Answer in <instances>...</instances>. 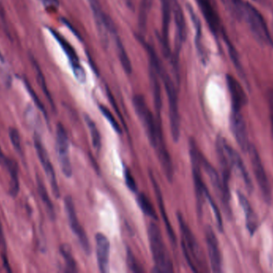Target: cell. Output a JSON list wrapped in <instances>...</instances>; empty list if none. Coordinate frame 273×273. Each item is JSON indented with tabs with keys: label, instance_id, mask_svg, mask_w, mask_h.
I'll return each mask as SVG.
<instances>
[{
	"label": "cell",
	"instance_id": "6da1fadb",
	"mask_svg": "<svg viewBox=\"0 0 273 273\" xmlns=\"http://www.w3.org/2000/svg\"><path fill=\"white\" fill-rule=\"evenodd\" d=\"M150 250L154 259L155 273H173L172 261L170 258L166 244L163 241L159 227L154 223H151L148 229Z\"/></svg>",
	"mask_w": 273,
	"mask_h": 273
},
{
	"label": "cell",
	"instance_id": "7a4b0ae2",
	"mask_svg": "<svg viewBox=\"0 0 273 273\" xmlns=\"http://www.w3.org/2000/svg\"><path fill=\"white\" fill-rule=\"evenodd\" d=\"M134 109L142 121L146 134H147L152 146L156 148L158 144L164 141L161 128V121H157L154 115L150 112L146 104V100L141 95H136L133 100Z\"/></svg>",
	"mask_w": 273,
	"mask_h": 273
},
{
	"label": "cell",
	"instance_id": "3957f363",
	"mask_svg": "<svg viewBox=\"0 0 273 273\" xmlns=\"http://www.w3.org/2000/svg\"><path fill=\"white\" fill-rule=\"evenodd\" d=\"M166 87V93L168 96L169 108H170V129L173 139L175 142L179 140L181 136V121L179 110H178V94L174 82L170 76L166 74L162 75Z\"/></svg>",
	"mask_w": 273,
	"mask_h": 273
},
{
	"label": "cell",
	"instance_id": "277c9868",
	"mask_svg": "<svg viewBox=\"0 0 273 273\" xmlns=\"http://www.w3.org/2000/svg\"><path fill=\"white\" fill-rule=\"evenodd\" d=\"M243 13L256 38L261 41V43L273 44L271 35L262 14L250 3L244 5Z\"/></svg>",
	"mask_w": 273,
	"mask_h": 273
},
{
	"label": "cell",
	"instance_id": "5b68a950",
	"mask_svg": "<svg viewBox=\"0 0 273 273\" xmlns=\"http://www.w3.org/2000/svg\"><path fill=\"white\" fill-rule=\"evenodd\" d=\"M189 153H190L191 163H192V175H193V181H194L197 207H198V210L201 211L203 202L208 189L204 185L201 172H200L202 155L199 151V149L196 147V143L193 139H190L189 141Z\"/></svg>",
	"mask_w": 273,
	"mask_h": 273
},
{
	"label": "cell",
	"instance_id": "8992f818",
	"mask_svg": "<svg viewBox=\"0 0 273 273\" xmlns=\"http://www.w3.org/2000/svg\"><path fill=\"white\" fill-rule=\"evenodd\" d=\"M64 204H65L66 213L67 215V219L69 221L71 230L75 235V237H77L78 241L81 245L84 253L87 255H90L91 253V249L89 239L87 237L85 230L79 222L72 198L71 196H67L64 200Z\"/></svg>",
	"mask_w": 273,
	"mask_h": 273
},
{
	"label": "cell",
	"instance_id": "52a82bcc",
	"mask_svg": "<svg viewBox=\"0 0 273 273\" xmlns=\"http://www.w3.org/2000/svg\"><path fill=\"white\" fill-rule=\"evenodd\" d=\"M56 149L61 169L67 177L70 178L73 171L70 159L69 139L67 131L61 124L57 126Z\"/></svg>",
	"mask_w": 273,
	"mask_h": 273
},
{
	"label": "cell",
	"instance_id": "ba28073f",
	"mask_svg": "<svg viewBox=\"0 0 273 273\" xmlns=\"http://www.w3.org/2000/svg\"><path fill=\"white\" fill-rule=\"evenodd\" d=\"M248 152H249V157H250L252 167H253V172L255 174L257 184L259 185L260 189L263 194L265 200L267 202H270L271 200V188H270L267 174L265 172L263 163L260 158L259 153L257 152V149L253 144L249 146Z\"/></svg>",
	"mask_w": 273,
	"mask_h": 273
},
{
	"label": "cell",
	"instance_id": "9c48e42d",
	"mask_svg": "<svg viewBox=\"0 0 273 273\" xmlns=\"http://www.w3.org/2000/svg\"><path fill=\"white\" fill-rule=\"evenodd\" d=\"M52 34L53 36L55 37L58 43L60 44L61 47L63 48V51L67 55L70 63H71V67L73 69L74 74L75 77L77 78V80L81 83H84L86 81V73L83 70V67L80 64L79 62V56H78L75 48L71 46V43L67 40V39L61 35L59 32H57L54 29H49Z\"/></svg>",
	"mask_w": 273,
	"mask_h": 273
},
{
	"label": "cell",
	"instance_id": "30bf717a",
	"mask_svg": "<svg viewBox=\"0 0 273 273\" xmlns=\"http://www.w3.org/2000/svg\"><path fill=\"white\" fill-rule=\"evenodd\" d=\"M34 142H35V147L38 156L40 159L41 163L46 171L49 182L51 184L53 193L55 195V197L59 198L60 196V190H59V185H58V182H57L55 170H54L51 160L49 159L48 154H47L45 147H43L39 137L37 135H35L34 137Z\"/></svg>",
	"mask_w": 273,
	"mask_h": 273
},
{
	"label": "cell",
	"instance_id": "8fae6325",
	"mask_svg": "<svg viewBox=\"0 0 273 273\" xmlns=\"http://www.w3.org/2000/svg\"><path fill=\"white\" fill-rule=\"evenodd\" d=\"M90 4H91V9L93 13V16L95 18L96 23H97V28L99 31L100 37H101L104 43H106L107 41V31L111 33L117 32L115 25L113 23L111 18L108 16L107 14L104 12L101 8V5L97 0H89Z\"/></svg>",
	"mask_w": 273,
	"mask_h": 273
},
{
	"label": "cell",
	"instance_id": "7c38bea8",
	"mask_svg": "<svg viewBox=\"0 0 273 273\" xmlns=\"http://www.w3.org/2000/svg\"><path fill=\"white\" fill-rule=\"evenodd\" d=\"M231 129L233 131L236 140L244 152H247L249 144L247 128L240 112H233L231 115Z\"/></svg>",
	"mask_w": 273,
	"mask_h": 273
},
{
	"label": "cell",
	"instance_id": "4fadbf2b",
	"mask_svg": "<svg viewBox=\"0 0 273 273\" xmlns=\"http://www.w3.org/2000/svg\"><path fill=\"white\" fill-rule=\"evenodd\" d=\"M205 239L208 248V257L210 260L211 268L214 273L221 272V255L219 249L218 241L215 235L214 231L208 226L205 229Z\"/></svg>",
	"mask_w": 273,
	"mask_h": 273
},
{
	"label": "cell",
	"instance_id": "5bb4252c",
	"mask_svg": "<svg viewBox=\"0 0 273 273\" xmlns=\"http://www.w3.org/2000/svg\"><path fill=\"white\" fill-rule=\"evenodd\" d=\"M178 222L180 225L181 231H182V236H183V241H182V249H185L189 255L192 253V257L197 261H201V253H200V249H199L197 242L196 241L194 236L191 232L189 227H188L185 220L183 218V216L181 214L178 216Z\"/></svg>",
	"mask_w": 273,
	"mask_h": 273
},
{
	"label": "cell",
	"instance_id": "9a60e30c",
	"mask_svg": "<svg viewBox=\"0 0 273 273\" xmlns=\"http://www.w3.org/2000/svg\"><path fill=\"white\" fill-rule=\"evenodd\" d=\"M96 254L99 271L102 273H109V253L110 244L109 240L102 233H97L95 237Z\"/></svg>",
	"mask_w": 273,
	"mask_h": 273
},
{
	"label": "cell",
	"instance_id": "2e32d148",
	"mask_svg": "<svg viewBox=\"0 0 273 273\" xmlns=\"http://www.w3.org/2000/svg\"><path fill=\"white\" fill-rule=\"evenodd\" d=\"M171 10H172V7H171L170 0H162V26L161 40H162V49L166 56H169L170 53L169 36H170Z\"/></svg>",
	"mask_w": 273,
	"mask_h": 273
},
{
	"label": "cell",
	"instance_id": "e0dca14e",
	"mask_svg": "<svg viewBox=\"0 0 273 273\" xmlns=\"http://www.w3.org/2000/svg\"><path fill=\"white\" fill-rule=\"evenodd\" d=\"M227 84L229 87L233 112H240L241 108L247 103V97L241 84L232 76H227Z\"/></svg>",
	"mask_w": 273,
	"mask_h": 273
},
{
	"label": "cell",
	"instance_id": "ac0fdd59",
	"mask_svg": "<svg viewBox=\"0 0 273 273\" xmlns=\"http://www.w3.org/2000/svg\"><path fill=\"white\" fill-rule=\"evenodd\" d=\"M200 11L212 32L217 35L220 30V18L211 0H196Z\"/></svg>",
	"mask_w": 273,
	"mask_h": 273
},
{
	"label": "cell",
	"instance_id": "d6986e66",
	"mask_svg": "<svg viewBox=\"0 0 273 273\" xmlns=\"http://www.w3.org/2000/svg\"><path fill=\"white\" fill-rule=\"evenodd\" d=\"M225 151H226L227 155L229 157V161H230L232 166H235L237 167L239 171L241 172V175H242L244 181H245L246 187L249 191H252L253 188V182H252L251 178L249 176V172L245 167L244 162H243L242 159H241V155H239L237 151H235L233 147L229 146L228 143H226V141L225 140Z\"/></svg>",
	"mask_w": 273,
	"mask_h": 273
},
{
	"label": "cell",
	"instance_id": "ffe728a7",
	"mask_svg": "<svg viewBox=\"0 0 273 273\" xmlns=\"http://www.w3.org/2000/svg\"><path fill=\"white\" fill-rule=\"evenodd\" d=\"M150 179H151L152 184H153V187H154V192H155V195H156L157 200H158V205H159V208H160L162 219L164 220L165 225H166V230H167V233H168L169 236H170L171 242H172L173 244H176V237H175V234H174L172 225H171L170 220H169L167 213H166L164 200H163V197H162V191H161L160 187L158 185V181H157V179L154 177V175L150 173Z\"/></svg>",
	"mask_w": 273,
	"mask_h": 273
},
{
	"label": "cell",
	"instance_id": "44dd1931",
	"mask_svg": "<svg viewBox=\"0 0 273 273\" xmlns=\"http://www.w3.org/2000/svg\"><path fill=\"white\" fill-rule=\"evenodd\" d=\"M238 198L240 204L245 212V219H246V225L250 234L253 236L257 231L258 227V220L256 216L255 212H253L251 205L249 204L247 198L245 197L242 193L238 192Z\"/></svg>",
	"mask_w": 273,
	"mask_h": 273
},
{
	"label": "cell",
	"instance_id": "7402d4cb",
	"mask_svg": "<svg viewBox=\"0 0 273 273\" xmlns=\"http://www.w3.org/2000/svg\"><path fill=\"white\" fill-rule=\"evenodd\" d=\"M172 10L174 14V18H175L178 36L179 38V41L182 43L186 39V23H185L184 13L182 11L180 4L177 2V0H174Z\"/></svg>",
	"mask_w": 273,
	"mask_h": 273
},
{
	"label": "cell",
	"instance_id": "603a6c76",
	"mask_svg": "<svg viewBox=\"0 0 273 273\" xmlns=\"http://www.w3.org/2000/svg\"><path fill=\"white\" fill-rule=\"evenodd\" d=\"M158 72L154 67L150 65V83H151L152 91H153V96H154V107L156 109L158 117H160L161 110H162V88H161L160 82L158 79Z\"/></svg>",
	"mask_w": 273,
	"mask_h": 273
},
{
	"label": "cell",
	"instance_id": "cb8c5ba5",
	"mask_svg": "<svg viewBox=\"0 0 273 273\" xmlns=\"http://www.w3.org/2000/svg\"><path fill=\"white\" fill-rule=\"evenodd\" d=\"M4 163L8 168L10 173V193L13 197H15L19 189L18 165L16 162L13 159H6Z\"/></svg>",
	"mask_w": 273,
	"mask_h": 273
},
{
	"label": "cell",
	"instance_id": "d4e9b609",
	"mask_svg": "<svg viewBox=\"0 0 273 273\" xmlns=\"http://www.w3.org/2000/svg\"><path fill=\"white\" fill-rule=\"evenodd\" d=\"M115 41L116 47H117V55L119 57L120 62L123 67L125 72L127 74H131L132 65L129 56L126 53V48L124 47L123 43L121 42L118 34H115L113 35Z\"/></svg>",
	"mask_w": 273,
	"mask_h": 273
},
{
	"label": "cell",
	"instance_id": "484cf974",
	"mask_svg": "<svg viewBox=\"0 0 273 273\" xmlns=\"http://www.w3.org/2000/svg\"><path fill=\"white\" fill-rule=\"evenodd\" d=\"M154 0H141L140 2L139 14H138V24L140 30L146 31L148 18L151 10Z\"/></svg>",
	"mask_w": 273,
	"mask_h": 273
},
{
	"label": "cell",
	"instance_id": "4316f807",
	"mask_svg": "<svg viewBox=\"0 0 273 273\" xmlns=\"http://www.w3.org/2000/svg\"><path fill=\"white\" fill-rule=\"evenodd\" d=\"M85 121L88 129H89L90 134H91V140H92V143L94 148L97 151H99L101 147V134H100L99 130L97 129V125L95 123L93 122V120L85 115Z\"/></svg>",
	"mask_w": 273,
	"mask_h": 273
},
{
	"label": "cell",
	"instance_id": "83f0119b",
	"mask_svg": "<svg viewBox=\"0 0 273 273\" xmlns=\"http://www.w3.org/2000/svg\"><path fill=\"white\" fill-rule=\"evenodd\" d=\"M37 186H38V191H39V196H40L41 199L43 200V204L47 207L49 215H50L51 218H55V213L54 206H53L52 203H51V199L49 197L47 188L45 187L43 181H42V179L39 178V176L37 177Z\"/></svg>",
	"mask_w": 273,
	"mask_h": 273
},
{
	"label": "cell",
	"instance_id": "f1b7e54d",
	"mask_svg": "<svg viewBox=\"0 0 273 273\" xmlns=\"http://www.w3.org/2000/svg\"><path fill=\"white\" fill-rule=\"evenodd\" d=\"M137 201H138V206L143 212L144 214L149 216L150 218L154 219V220H156L158 218L153 204H151V202L145 194H138Z\"/></svg>",
	"mask_w": 273,
	"mask_h": 273
},
{
	"label": "cell",
	"instance_id": "f546056e",
	"mask_svg": "<svg viewBox=\"0 0 273 273\" xmlns=\"http://www.w3.org/2000/svg\"><path fill=\"white\" fill-rule=\"evenodd\" d=\"M60 252L63 259L65 261L67 271L71 273H77V264L75 262L71 247L68 245H63L60 247Z\"/></svg>",
	"mask_w": 273,
	"mask_h": 273
},
{
	"label": "cell",
	"instance_id": "4dcf8cb0",
	"mask_svg": "<svg viewBox=\"0 0 273 273\" xmlns=\"http://www.w3.org/2000/svg\"><path fill=\"white\" fill-rule=\"evenodd\" d=\"M31 60H32L33 64L35 67V71H36L37 78H38V81H39V84H40L41 88L43 89V92H44V94L47 96V98L48 99L49 102L51 103L53 108H55V104L53 102L52 98H51V94L49 93L48 89H47V84H46V80H45L44 76H43V72L41 71L40 67H39V64L37 63L34 58L30 57Z\"/></svg>",
	"mask_w": 273,
	"mask_h": 273
},
{
	"label": "cell",
	"instance_id": "1f68e13d",
	"mask_svg": "<svg viewBox=\"0 0 273 273\" xmlns=\"http://www.w3.org/2000/svg\"><path fill=\"white\" fill-rule=\"evenodd\" d=\"M99 108L102 115H103L104 117L106 118V120L109 121V124H110L112 128H113V130L115 131L116 133H118V134H121V127L119 126V124L116 121V119L113 117L111 112H110L106 107L103 106V105H100Z\"/></svg>",
	"mask_w": 273,
	"mask_h": 273
},
{
	"label": "cell",
	"instance_id": "d6a6232c",
	"mask_svg": "<svg viewBox=\"0 0 273 273\" xmlns=\"http://www.w3.org/2000/svg\"><path fill=\"white\" fill-rule=\"evenodd\" d=\"M127 264L128 267L133 273H138L143 272L142 266L138 263V261L134 257V253H132L130 250H128L127 252Z\"/></svg>",
	"mask_w": 273,
	"mask_h": 273
},
{
	"label": "cell",
	"instance_id": "836d02e7",
	"mask_svg": "<svg viewBox=\"0 0 273 273\" xmlns=\"http://www.w3.org/2000/svg\"><path fill=\"white\" fill-rule=\"evenodd\" d=\"M25 87L27 90V92H29V94L30 95V96L32 97L34 102L36 104V106L40 109L42 112L44 113L45 116L47 117V113H46V110H45V108L43 107V104L41 102L40 100H39V97L37 96L36 93H35V91L33 89L32 87L30 86V84H29L28 81L26 80H24Z\"/></svg>",
	"mask_w": 273,
	"mask_h": 273
},
{
	"label": "cell",
	"instance_id": "e575fe53",
	"mask_svg": "<svg viewBox=\"0 0 273 273\" xmlns=\"http://www.w3.org/2000/svg\"><path fill=\"white\" fill-rule=\"evenodd\" d=\"M9 135H10V141H11L14 148L18 152L20 153L22 151V148H21L20 136H19L18 131L15 129H10Z\"/></svg>",
	"mask_w": 273,
	"mask_h": 273
},
{
	"label": "cell",
	"instance_id": "d590c367",
	"mask_svg": "<svg viewBox=\"0 0 273 273\" xmlns=\"http://www.w3.org/2000/svg\"><path fill=\"white\" fill-rule=\"evenodd\" d=\"M125 180L127 185L128 188L133 192H137L138 191V186L136 184L135 179L132 175L131 171L130 170L126 169L125 171Z\"/></svg>",
	"mask_w": 273,
	"mask_h": 273
},
{
	"label": "cell",
	"instance_id": "8d00e7d4",
	"mask_svg": "<svg viewBox=\"0 0 273 273\" xmlns=\"http://www.w3.org/2000/svg\"><path fill=\"white\" fill-rule=\"evenodd\" d=\"M227 44H228V47H229V54H230L231 58L234 63L235 67H237V69L239 70V72H241V67L240 65V61H239L238 55H237V51L235 50L234 47H233V45L229 43V41L227 40Z\"/></svg>",
	"mask_w": 273,
	"mask_h": 273
},
{
	"label": "cell",
	"instance_id": "74e56055",
	"mask_svg": "<svg viewBox=\"0 0 273 273\" xmlns=\"http://www.w3.org/2000/svg\"><path fill=\"white\" fill-rule=\"evenodd\" d=\"M231 2L234 6L235 10H237L238 14H241L244 11V5H243L241 0H231Z\"/></svg>",
	"mask_w": 273,
	"mask_h": 273
},
{
	"label": "cell",
	"instance_id": "f35d334b",
	"mask_svg": "<svg viewBox=\"0 0 273 273\" xmlns=\"http://www.w3.org/2000/svg\"><path fill=\"white\" fill-rule=\"evenodd\" d=\"M0 247L2 248V250L6 249V242H5L4 234H3L1 221H0Z\"/></svg>",
	"mask_w": 273,
	"mask_h": 273
},
{
	"label": "cell",
	"instance_id": "ab89813d",
	"mask_svg": "<svg viewBox=\"0 0 273 273\" xmlns=\"http://www.w3.org/2000/svg\"><path fill=\"white\" fill-rule=\"evenodd\" d=\"M269 104L270 112H271L272 124L273 128V90L269 92Z\"/></svg>",
	"mask_w": 273,
	"mask_h": 273
},
{
	"label": "cell",
	"instance_id": "60d3db41",
	"mask_svg": "<svg viewBox=\"0 0 273 273\" xmlns=\"http://www.w3.org/2000/svg\"><path fill=\"white\" fill-rule=\"evenodd\" d=\"M5 159H6V158H5L4 155L2 154V150L0 148V162H1V163H2V162L4 163Z\"/></svg>",
	"mask_w": 273,
	"mask_h": 273
},
{
	"label": "cell",
	"instance_id": "b9f144b4",
	"mask_svg": "<svg viewBox=\"0 0 273 273\" xmlns=\"http://www.w3.org/2000/svg\"><path fill=\"white\" fill-rule=\"evenodd\" d=\"M126 2L127 3L128 6H130V7L133 6V4H132V0H126Z\"/></svg>",
	"mask_w": 273,
	"mask_h": 273
},
{
	"label": "cell",
	"instance_id": "7bdbcfd3",
	"mask_svg": "<svg viewBox=\"0 0 273 273\" xmlns=\"http://www.w3.org/2000/svg\"><path fill=\"white\" fill-rule=\"evenodd\" d=\"M0 60H1V61L2 62H4V59H3V56L1 55V53H0Z\"/></svg>",
	"mask_w": 273,
	"mask_h": 273
}]
</instances>
